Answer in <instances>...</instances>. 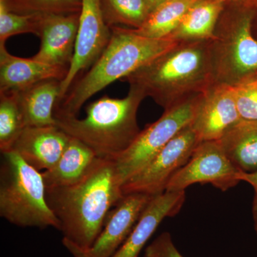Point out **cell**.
I'll return each instance as SVG.
<instances>
[{
	"instance_id": "cell-23",
	"label": "cell",
	"mask_w": 257,
	"mask_h": 257,
	"mask_svg": "<svg viewBox=\"0 0 257 257\" xmlns=\"http://www.w3.org/2000/svg\"><path fill=\"white\" fill-rule=\"evenodd\" d=\"M25 128L18 102V93H0V150L12 151Z\"/></svg>"
},
{
	"instance_id": "cell-33",
	"label": "cell",
	"mask_w": 257,
	"mask_h": 257,
	"mask_svg": "<svg viewBox=\"0 0 257 257\" xmlns=\"http://www.w3.org/2000/svg\"><path fill=\"white\" fill-rule=\"evenodd\" d=\"M224 2L236 1V0H224Z\"/></svg>"
},
{
	"instance_id": "cell-25",
	"label": "cell",
	"mask_w": 257,
	"mask_h": 257,
	"mask_svg": "<svg viewBox=\"0 0 257 257\" xmlns=\"http://www.w3.org/2000/svg\"><path fill=\"white\" fill-rule=\"evenodd\" d=\"M42 15L13 13L7 8L3 0H0V45H5L10 37L22 34L38 36Z\"/></svg>"
},
{
	"instance_id": "cell-14",
	"label": "cell",
	"mask_w": 257,
	"mask_h": 257,
	"mask_svg": "<svg viewBox=\"0 0 257 257\" xmlns=\"http://www.w3.org/2000/svg\"><path fill=\"white\" fill-rule=\"evenodd\" d=\"M69 140L70 136L56 125L27 126L12 151L16 152L34 168L45 172L57 164Z\"/></svg>"
},
{
	"instance_id": "cell-16",
	"label": "cell",
	"mask_w": 257,
	"mask_h": 257,
	"mask_svg": "<svg viewBox=\"0 0 257 257\" xmlns=\"http://www.w3.org/2000/svg\"><path fill=\"white\" fill-rule=\"evenodd\" d=\"M68 72L66 67H54L33 58L13 55L5 45H0V93L17 92L42 81H62Z\"/></svg>"
},
{
	"instance_id": "cell-17",
	"label": "cell",
	"mask_w": 257,
	"mask_h": 257,
	"mask_svg": "<svg viewBox=\"0 0 257 257\" xmlns=\"http://www.w3.org/2000/svg\"><path fill=\"white\" fill-rule=\"evenodd\" d=\"M98 158L85 144L70 137L60 160L50 170L42 172L46 189L69 187L86 175Z\"/></svg>"
},
{
	"instance_id": "cell-3",
	"label": "cell",
	"mask_w": 257,
	"mask_h": 257,
	"mask_svg": "<svg viewBox=\"0 0 257 257\" xmlns=\"http://www.w3.org/2000/svg\"><path fill=\"white\" fill-rule=\"evenodd\" d=\"M111 31L107 46L87 73L57 103L55 115L77 116L89 98L115 81L124 79L179 43L169 38L143 37L131 28L113 27Z\"/></svg>"
},
{
	"instance_id": "cell-2",
	"label": "cell",
	"mask_w": 257,
	"mask_h": 257,
	"mask_svg": "<svg viewBox=\"0 0 257 257\" xmlns=\"http://www.w3.org/2000/svg\"><path fill=\"white\" fill-rule=\"evenodd\" d=\"M164 110L202 94L215 83L210 40L180 42L122 79Z\"/></svg>"
},
{
	"instance_id": "cell-20",
	"label": "cell",
	"mask_w": 257,
	"mask_h": 257,
	"mask_svg": "<svg viewBox=\"0 0 257 257\" xmlns=\"http://www.w3.org/2000/svg\"><path fill=\"white\" fill-rule=\"evenodd\" d=\"M218 141L238 170L248 173L257 170V122L241 120Z\"/></svg>"
},
{
	"instance_id": "cell-21",
	"label": "cell",
	"mask_w": 257,
	"mask_h": 257,
	"mask_svg": "<svg viewBox=\"0 0 257 257\" xmlns=\"http://www.w3.org/2000/svg\"><path fill=\"white\" fill-rule=\"evenodd\" d=\"M197 0H167L149 15L146 21L134 31L152 39L167 38L179 26L184 15Z\"/></svg>"
},
{
	"instance_id": "cell-15",
	"label": "cell",
	"mask_w": 257,
	"mask_h": 257,
	"mask_svg": "<svg viewBox=\"0 0 257 257\" xmlns=\"http://www.w3.org/2000/svg\"><path fill=\"white\" fill-rule=\"evenodd\" d=\"M185 191L153 196L121 247L111 257H138L161 222L178 214L185 202Z\"/></svg>"
},
{
	"instance_id": "cell-22",
	"label": "cell",
	"mask_w": 257,
	"mask_h": 257,
	"mask_svg": "<svg viewBox=\"0 0 257 257\" xmlns=\"http://www.w3.org/2000/svg\"><path fill=\"white\" fill-rule=\"evenodd\" d=\"M106 25L139 29L146 21L151 10L145 0H100Z\"/></svg>"
},
{
	"instance_id": "cell-7",
	"label": "cell",
	"mask_w": 257,
	"mask_h": 257,
	"mask_svg": "<svg viewBox=\"0 0 257 257\" xmlns=\"http://www.w3.org/2000/svg\"><path fill=\"white\" fill-rule=\"evenodd\" d=\"M200 94L165 110L157 121L140 132L124 153L113 160L122 184L146 166L181 130L192 122Z\"/></svg>"
},
{
	"instance_id": "cell-4",
	"label": "cell",
	"mask_w": 257,
	"mask_h": 257,
	"mask_svg": "<svg viewBox=\"0 0 257 257\" xmlns=\"http://www.w3.org/2000/svg\"><path fill=\"white\" fill-rule=\"evenodd\" d=\"M146 98L143 91L130 87L121 99L104 96L89 104L86 116L55 115L56 126L85 144L98 157L115 160L133 145L141 130L138 111Z\"/></svg>"
},
{
	"instance_id": "cell-19",
	"label": "cell",
	"mask_w": 257,
	"mask_h": 257,
	"mask_svg": "<svg viewBox=\"0 0 257 257\" xmlns=\"http://www.w3.org/2000/svg\"><path fill=\"white\" fill-rule=\"evenodd\" d=\"M225 3L224 0H197L167 38L179 42L210 40Z\"/></svg>"
},
{
	"instance_id": "cell-12",
	"label": "cell",
	"mask_w": 257,
	"mask_h": 257,
	"mask_svg": "<svg viewBox=\"0 0 257 257\" xmlns=\"http://www.w3.org/2000/svg\"><path fill=\"white\" fill-rule=\"evenodd\" d=\"M240 121L233 87L215 82L199 95L190 125L199 141H218Z\"/></svg>"
},
{
	"instance_id": "cell-26",
	"label": "cell",
	"mask_w": 257,
	"mask_h": 257,
	"mask_svg": "<svg viewBox=\"0 0 257 257\" xmlns=\"http://www.w3.org/2000/svg\"><path fill=\"white\" fill-rule=\"evenodd\" d=\"M241 120L257 122V73L233 87Z\"/></svg>"
},
{
	"instance_id": "cell-27",
	"label": "cell",
	"mask_w": 257,
	"mask_h": 257,
	"mask_svg": "<svg viewBox=\"0 0 257 257\" xmlns=\"http://www.w3.org/2000/svg\"><path fill=\"white\" fill-rule=\"evenodd\" d=\"M144 257H184L176 247L169 232H164L146 248Z\"/></svg>"
},
{
	"instance_id": "cell-1",
	"label": "cell",
	"mask_w": 257,
	"mask_h": 257,
	"mask_svg": "<svg viewBox=\"0 0 257 257\" xmlns=\"http://www.w3.org/2000/svg\"><path fill=\"white\" fill-rule=\"evenodd\" d=\"M114 160L98 157L86 175L69 187L46 189L47 202L61 224L64 239L92 246L106 216L124 197Z\"/></svg>"
},
{
	"instance_id": "cell-13",
	"label": "cell",
	"mask_w": 257,
	"mask_h": 257,
	"mask_svg": "<svg viewBox=\"0 0 257 257\" xmlns=\"http://www.w3.org/2000/svg\"><path fill=\"white\" fill-rule=\"evenodd\" d=\"M79 15H42L40 50L32 58L54 67L68 68L75 50Z\"/></svg>"
},
{
	"instance_id": "cell-32",
	"label": "cell",
	"mask_w": 257,
	"mask_h": 257,
	"mask_svg": "<svg viewBox=\"0 0 257 257\" xmlns=\"http://www.w3.org/2000/svg\"><path fill=\"white\" fill-rule=\"evenodd\" d=\"M250 1H251V3H253V4H254L255 5H256V6H257V0H250Z\"/></svg>"
},
{
	"instance_id": "cell-10",
	"label": "cell",
	"mask_w": 257,
	"mask_h": 257,
	"mask_svg": "<svg viewBox=\"0 0 257 257\" xmlns=\"http://www.w3.org/2000/svg\"><path fill=\"white\" fill-rule=\"evenodd\" d=\"M152 196L133 193L124 195L108 214L100 234L92 246L79 247L62 239L64 247L74 257H111L127 239Z\"/></svg>"
},
{
	"instance_id": "cell-8",
	"label": "cell",
	"mask_w": 257,
	"mask_h": 257,
	"mask_svg": "<svg viewBox=\"0 0 257 257\" xmlns=\"http://www.w3.org/2000/svg\"><path fill=\"white\" fill-rule=\"evenodd\" d=\"M201 142L190 124L172 139L146 166L122 184L123 194L156 196L166 191L174 175L188 162Z\"/></svg>"
},
{
	"instance_id": "cell-6",
	"label": "cell",
	"mask_w": 257,
	"mask_h": 257,
	"mask_svg": "<svg viewBox=\"0 0 257 257\" xmlns=\"http://www.w3.org/2000/svg\"><path fill=\"white\" fill-rule=\"evenodd\" d=\"M2 155L0 216L22 227H53L60 231V221L47 202L42 172L16 152Z\"/></svg>"
},
{
	"instance_id": "cell-31",
	"label": "cell",
	"mask_w": 257,
	"mask_h": 257,
	"mask_svg": "<svg viewBox=\"0 0 257 257\" xmlns=\"http://www.w3.org/2000/svg\"><path fill=\"white\" fill-rule=\"evenodd\" d=\"M252 30L253 35L257 39V21L256 20H253L252 24Z\"/></svg>"
},
{
	"instance_id": "cell-30",
	"label": "cell",
	"mask_w": 257,
	"mask_h": 257,
	"mask_svg": "<svg viewBox=\"0 0 257 257\" xmlns=\"http://www.w3.org/2000/svg\"><path fill=\"white\" fill-rule=\"evenodd\" d=\"M147 4L148 5L149 8L151 10V13L154 11L155 9H157L159 6L163 4L167 0H145Z\"/></svg>"
},
{
	"instance_id": "cell-24",
	"label": "cell",
	"mask_w": 257,
	"mask_h": 257,
	"mask_svg": "<svg viewBox=\"0 0 257 257\" xmlns=\"http://www.w3.org/2000/svg\"><path fill=\"white\" fill-rule=\"evenodd\" d=\"M7 8L20 15L80 13L82 0H3Z\"/></svg>"
},
{
	"instance_id": "cell-18",
	"label": "cell",
	"mask_w": 257,
	"mask_h": 257,
	"mask_svg": "<svg viewBox=\"0 0 257 257\" xmlns=\"http://www.w3.org/2000/svg\"><path fill=\"white\" fill-rule=\"evenodd\" d=\"M61 81H42L18 93L20 111L27 126L55 125V109L60 99Z\"/></svg>"
},
{
	"instance_id": "cell-9",
	"label": "cell",
	"mask_w": 257,
	"mask_h": 257,
	"mask_svg": "<svg viewBox=\"0 0 257 257\" xmlns=\"http://www.w3.org/2000/svg\"><path fill=\"white\" fill-rule=\"evenodd\" d=\"M238 170L225 155L219 141L201 142L188 162L167 184V192H180L192 184L209 183L223 192L241 181Z\"/></svg>"
},
{
	"instance_id": "cell-29",
	"label": "cell",
	"mask_w": 257,
	"mask_h": 257,
	"mask_svg": "<svg viewBox=\"0 0 257 257\" xmlns=\"http://www.w3.org/2000/svg\"><path fill=\"white\" fill-rule=\"evenodd\" d=\"M252 214L254 229L257 234V193L255 192L252 204Z\"/></svg>"
},
{
	"instance_id": "cell-28",
	"label": "cell",
	"mask_w": 257,
	"mask_h": 257,
	"mask_svg": "<svg viewBox=\"0 0 257 257\" xmlns=\"http://www.w3.org/2000/svg\"><path fill=\"white\" fill-rule=\"evenodd\" d=\"M239 178L241 182H245L249 184L254 189V192L257 193V170L253 172H240Z\"/></svg>"
},
{
	"instance_id": "cell-5",
	"label": "cell",
	"mask_w": 257,
	"mask_h": 257,
	"mask_svg": "<svg viewBox=\"0 0 257 257\" xmlns=\"http://www.w3.org/2000/svg\"><path fill=\"white\" fill-rule=\"evenodd\" d=\"M250 0L226 2L210 39L214 81L234 87L257 73V39Z\"/></svg>"
},
{
	"instance_id": "cell-11",
	"label": "cell",
	"mask_w": 257,
	"mask_h": 257,
	"mask_svg": "<svg viewBox=\"0 0 257 257\" xmlns=\"http://www.w3.org/2000/svg\"><path fill=\"white\" fill-rule=\"evenodd\" d=\"M82 3L73 59L66 77L61 81L57 102L69 92L77 75L97 60L111 38V28L104 20L100 0H82Z\"/></svg>"
}]
</instances>
